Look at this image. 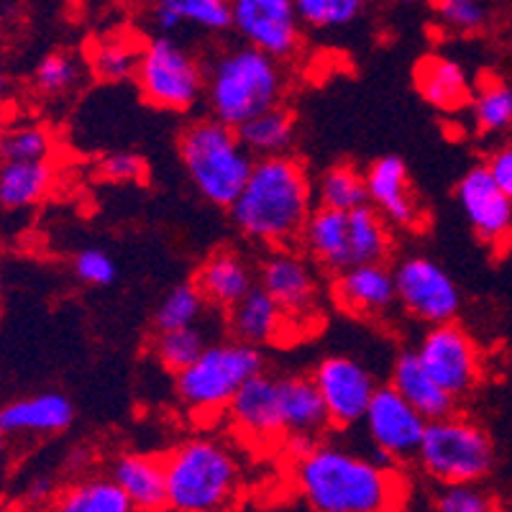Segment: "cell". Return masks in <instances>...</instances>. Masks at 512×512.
Instances as JSON below:
<instances>
[{"mask_svg": "<svg viewBox=\"0 0 512 512\" xmlns=\"http://www.w3.org/2000/svg\"><path fill=\"white\" fill-rule=\"evenodd\" d=\"M292 484L310 512H392L405 497L400 466L331 438L292 459Z\"/></svg>", "mask_w": 512, "mask_h": 512, "instance_id": "6da1fadb", "label": "cell"}, {"mask_svg": "<svg viewBox=\"0 0 512 512\" xmlns=\"http://www.w3.org/2000/svg\"><path fill=\"white\" fill-rule=\"evenodd\" d=\"M315 190L308 169L292 154L254 159L246 185L228 208L244 239L277 249L295 246L313 213Z\"/></svg>", "mask_w": 512, "mask_h": 512, "instance_id": "7a4b0ae2", "label": "cell"}, {"mask_svg": "<svg viewBox=\"0 0 512 512\" xmlns=\"http://www.w3.org/2000/svg\"><path fill=\"white\" fill-rule=\"evenodd\" d=\"M172 512H231L244 492L236 448L218 436H192L164 454Z\"/></svg>", "mask_w": 512, "mask_h": 512, "instance_id": "3957f363", "label": "cell"}, {"mask_svg": "<svg viewBox=\"0 0 512 512\" xmlns=\"http://www.w3.org/2000/svg\"><path fill=\"white\" fill-rule=\"evenodd\" d=\"M205 103L210 116L231 128L285 105V62L249 47H228L205 64Z\"/></svg>", "mask_w": 512, "mask_h": 512, "instance_id": "277c9868", "label": "cell"}, {"mask_svg": "<svg viewBox=\"0 0 512 512\" xmlns=\"http://www.w3.org/2000/svg\"><path fill=\"white\" fill-rule=\"evenodd\" d=\"M297 246L310 262L328 274H338L356 264L387 262L395 251L392 226L372 205L354 210L315 208L305 223Z\"/></svg>", "mask_w": 512, "mask_h": 512, "instance_id": "5b68a950", "label": "cell"}, {"mask_svg": "<svg viewBox=\"0 0 512 512\" xmlns=\"http://www.w3.org/2000/svg\"><path fill=\"white\" fill-rule=\"evenodd\" d=\"M177 154L200 198L218 208H231L254 167L236 128L213 116L195 118L182 128Z\"/></svg>", "mask_w": 512, "mask_h": 512, "instance_id": "8992f818", "label": "cell"}, {"mask_svg": "<svg viewBox=\"0 0 512 512\" xmlns=\"http://www.w3.org/2000/svg\"><path fill=\"white\" fill-rule=\"evenodd\" d=\"M264 369L267 359L259 346L236 338L208 344L190 367L175 374L177 402L195 418L221 415L236 392Z\"/></svg>", "mask_w": 512, "mask_h": 512, "instance_id": "52a82bcc", "label": "cell"}, {"mask_svg": "<svg viewBox=\"0 0 512 512\" xmlns=\"http://www.w3.org/2000/svg\"><path fill=\"white\" fill-rule=\"evenodd\" d=\"M415 464L436 484L482 482L495 469V443L477 420L454 410L428 420Z\"/></svg>", "mask_w": 512, "mask_h": 512, "instance_id": "ba28073f", "label": "cell"}, {"mask_svg": "<svg viewBox=\"0 0 512 512\" xmlns=\"http://www.w3.org/2000/svg\"><path fill=\"white\" fill-rule=\"evenodd\" d=\"M134 80L149 105L187 113L205 95V64L175 36L159 34L141 47Z\"/></svg>", "mask_w": 512, "mask_h": 512, "instance_id": "9c48e42d", "label": "cell"}, {"mask_svg": "<svg viewBox=\"0 0 512 512\" xmlns=\"http://www.w3.org/2000/svg\"><path fill=\"white\" fill-rule=\"evenodd\" d=\"M256 285L264 287L280 305L290 333L313 326L315 318H320L318 267L297 244L267 249L262 262L256 264Z\"/></svg>", "mask_w": 512, "mask_h": 512, "instance_id": "30bf717a", "label": "cell"}, {"mask_svg": "<svg viewBox=\"0 0 512 512\" xmlns=\"http://www.w3.org/2000/svg\"><path fill=\"white\" fill-rule=\"evenodd\" d=\"M361 425L369 451L379 461L405 466L418 456L428 418H423L392 384H379Z\"/></svg>", "mask_w": 512, "mask_h": 512, "instance_id": "8fae6325", "label": "cell"}, {"mask_svg": "<svg viewBox=\"0 0 512 512\" xmlns=\"http://www.w3.org/2000/svg\"><path fill=\"white\" fill-rule=\"evenodd\" d=\"M400 308L423 326L456 320L461 313V290L443 264L425 254H410L395 264Z\"/></svg>", "mask_w": 512, "mask_h": 512, "instance_id": "7c38bea8", "label": "cell"}, {"mask_svg": "<svg viewBox=\"0 0 512 512\" xmlns=\"http://www.w3.org/2000/svg\"><path fill=\"white\" fill-rule=\"evenodd\" d=\"M415 351L428 374L456 402L466 400L482 382V356L477 344L456 320L425 328Z\"/></svg>", "mask_w": 512, "mask_h": 512, "instance_id": "4fadbf2b", "label": "cell"}, {"mask_svg": "<svg viewBox=\"0 0 512 512\" xmlns=\"http://www.w3.org/2000/svg\"><path fill=\"white\" fill-rule=\"evenodd\" d=\"M310 377L326 402L333 431H351L361 425L379 387L377 377L369 372L364 361L346 354L323 356Z\"/></svg>", "mask_w": 512, "mask_h": 512, "instance_id": "5bb4252c", "label": "cell"}, {"mask_svg": "<svg viewBox=\"0 0 512 512\" xmlns=\"http://www.w3.org/2000/svg\"><path fill=\"white\" fill-rule=\"evenodd\" d=\"M231 29L249 47L287 62L300 52L305 26L295 0H231Z\"/></svg>", "mask_w": 512, "mask_h": 512, "instance_id": "9a60e30c", "label": "cell"}, {"mask_svg": "<svg viewBox=\"0 0 512 512\" xmlns=\"http://www.w3.org/2000/svg\"><path fill=\"white\" fill-rule=\"evenodd\" d=\"M456 203L482 244L505 249L512 239V200L492 177L487 164H474L461 175L456 185Z\"/></svg>", "mask_w": 512, "mask_h": 512, "instance_id": "2e32d148", "label": "cell"}, {"mask_svg": "<svg viewBox=\"0 0 512 512\" xmlns=\"http://www.w3.org/2000/svg\"><path fill=\"white\" fill-rule=\"evenodd\" d=\"M331 297L344 313L361 320H384L400 308L395 269L387 262L356 264L333 274Z\"/></svg>", "mask_w": 512, "mask_h": 512, "instance_id": "e0dca14e", "label": "cell"}, {"mask_svg": "<svg viewBox=\"0 0 512 512\" xmlns=\"http://www.w3.org/2000/svg\"><path fill=\"white\" fill-rule=\"evenodd\" d=\"M228 423L241 438L254 443L285 441L280 415V377L267 369L251 377L226 408Z\"/></svg>", "mask_w": 512, "mask_h": 512, "instance_id": "ac0fdd59", "label": "cell"}, {"mask_svg": "<svg viewBox=\"0 0 512 512\" xmlns=\"http://www.w3.org/2000/svg\"><path fill=\"white\" fill-rule=\"evenodd\" d=\"M364 180H367L369 205L392 228H402V231L420 228L423 210H420L418 195L410 182L408 164L397 154H384V157L374 159L364 169Z\"/></svg>", "mask_w": 512, "mask_h": 512, "instance_id": "d6986e66", "label": "cell"}, {"mask_svg": "<svg viewBox=\"0 0 512 512\" xmlns=\"http://www.w3.org/2000/svg\"><path fill=\"white\" fill-rule=\"evenodd\" d=\"M75 423V405L64 392H36L0 405V436H57Z\"/></svg>", "mask_w": 512, "mask_h": 512, "instance_id": "ffe728a7", "label": "cell"}, {"mask_svg": "<svg viewBox=\"0 0 512 512\" xmlns=\"http://www.w3.org/2000/svg\"><path fill=\"white\" fill-rule=\"evenodd\" d=\"M280 415L285 441H320L331 431L326 402L310 374L280 377Z\"/></svg>", "mask_w": 512, "mask_h": 512, "instance_id": "44dd1931", "label": "cell"}, {"mask_svg": "<svg viewBox=\"0 0 512 512\" xmlns=\"http://www.w3.org/2000/svg\"><path fill=\"white\" fill-rule=\"evenodd\" d=\"M108 477L121 487L136 512H164L167 502V469L164 456L126 451L108 464Z\"/></svg>", "mask_w": 512, "mask_h": 512, "instance_id": "7402d4cb", "label": "cell"}, {"mask_svg": "<svg viewBox=\"0 0 512 512\" xmlns=\"http://www.w3.org/2000/svg\"><path fill=\"white\" fill-rule=\"evenodd\" d=\"M195 285L210 308L226 313L256 285V267L239 249L223 246L205 256V262L195 272Z\"/></svg>", "mask_w": 512, "mask_h": 512, "instance_id": "603a6c76", "label": "cell"}, {"mask_svg": "<svg viewBox=\"0 0 512 512\" xmlns=\"http://www.w3.org/2000/svg\"><path fill=\"white\" fill-rule=\"evenodd\" d=\"M226 328L231 338L259 346V349L277 344L290 333V323H287L282 308L259 285L251 287L239 303L226 310Z\"/></svg>", "mask_w": 512, "mask_h": 512, "instance_id": "cb8c5ba5", "label": "cell"}, {"mask_svg": "<svg viewBox=\"0 0 512 512\" xmlns=\"http://www.w3.org/2000/svg\"><path fill=\"white\" fill-rule=\"evenodd\" d=\"M415 88L425 103L443 113H459L469 108L474 85L469 72L456 59L431 54L415 64Z\"/></svg>", "mask_w": 512, "mask_h": 512, "instance_id": "d4e9b609", "label": "cell"}, {"mask_svg": "<svg viewBox=\"0 0 512 512\" xmlns=\"http://www.w3.org/2000/svg\"><path fill=\"white\" fill-rule=\"evenodd\" d=\"M390 384L428 420H438L443 418V415L454 413L456 405H459V402L448 395L441 384L428 374V369L423 367V361H420L418 351L415 349H402L400 354L395 356L390 369Z\"/></svg>", "mask_w": 512, "mask_h": 512, "instance_id": "484cf974", "label": "cell"}, {"mask_svg": "<svg viewBox=\"0 0 512 512\" xmlns=\"http://www.w3.org/2000/svg\"><path fill=\"white\" fill-rule=\"evenodd\" d=\"M149 18L159 34L195 29L200 34H223L231 29V0H152Z\"/></svg>", "mask_w": 512, "mask_h": 512, "instance_id": "4316f807", "label": "cell"}, {"mask_svg": "<svg viewBox=\"0 0 512 512\" xmlns=\"http://www.w3.org/2000/svg\"><path fill=\"white\" fill-rule=\"evenodd\" d=\"M236 134L254 159L277 157V154H290L295 146L297 121L285 105H277L236 128Z\"/></svg>", "mask_w": 512, "mask_h": 512, "instance_id": "83f0119b", "label": "cell"}, {"mask_svg": "<svg viewBox=\"0 0 512 512\" xmlns=\"http://www.w3.org/2000/svg\"><path fill=\"white\" fill-rule=\"evenodd\" d=\"M54 185V167L49 162H3L0 164V205L6 210H26L47 198Z\"/></svg>", "mask_w": 512, "mask_h": 512, "instance_id": "f1b7e54d", "label": "cell"}, {"mask_svg": "<svg viewBox=\"0 0 512 512\" xmlns=\"http://www.w3.org/2000/svg\"><path fill=\"white\" fill-rule=\"evenodd\" d=\"M52 512H136L108 474L77 479L54 500Z\"/></svg>", "mask_w": 512, "mask_h": 512, "instance_id": "f546056e", "label": "cell"}, {"mask_svg": "<svg viewBox=\"0 0 512 512\" xmlns=\"http://www.w3.org/2000/svg\"><path fill=\"white\" fill-rule=\"evenodd\" d=\"M313 190L320 208L354 210L361 205H369L367 180H364V172L354 164L341 162L323 169Z\"/></svg>", "mask_w": 512, "mask_h": 512, "instance_id": "4dcf8cb0", "label": "cell"}, {"mask_svg": "<svg viewBox=\"0 0 512 512\" xmlns=\"http://www.w3.org/2000/svg\"><path fill=\"white\" fill-rule=\"evenodd\" d=\"M472 123L479 134L500 136L512 131V88L507 82L487 77L474 88L472 103Z\"/></svg>", "mask_w": 512, "mask_h": 512, "instance_id": "1f68e13d", "label": "cell"}, {"mask_svg": "<svg viewBox=\"0 0 512 512\" xmlns=\"http://www.w3.org/2000/svg\"><path fill=\"white\" fill-rule=\"evenodd\" d=\"M54 154V136L39 121H16L0 128V164L3 162H49Z\"/></svg>", "mask_w": 512, "mask_h": 512, "instance_id": "d6a6232c", "label": "cell"}, {"mask_svg": "<svg viewBox=\"0 0 512 512\" xmlns=\"http://www.w3.org/2000/svg\"><path fill=\"white\" fill-rule=\"evenodd\" d=\"M85 77V64L80 57L67 52H49L47 57H41L39 64L34 67V90L44 98H67L75 93L82 85Z\"/></svg>", "mask_w": 512, "mask_h": 512, "instance_id": "836d02e7", "label": "cell"}, {"mask_svg": "<svg viewBox=\"0 0 512 512\" xmlns=\"http://www.w3.org/2000/svg\"><path fill=\"white\" fill-rule=\"evenodd\" d=\"M205 308H208V303H205L198 285L195 282H182L159 300L157 310H154V328L157 331H175V328L200 326Z\"/></svg>", "mask_w": 512, "mask_h": 512, "instance_id": "e575fe53", "label": "cell"}, {"mask_svg": "<svg viewBox=\"0 0 512 512\" xmlns=\"http://www.w3.org/2000/svg\"><path fill=\"white\" fill-rule=\"evenodd\" d=\"M208 346V333L200 326L190 328H175V331H157L152 341L154 359L162 369H167L169 374L182 372L185 367H190L192 361L203 354V349Z\"/></svg>", "mask_w": 512, "mask_h": 512, "instance_id": "d590c367", "label": "cell"}, {"mask_svg": "<svg viewBox=\"0 0 512 512\" xmlns=\"http://www.w3.org/2000/svg\"><path fill=\"white\" fill-rule=\"evenodd\" d=\"M139 52L141 47H136L134 41L113 36V39H105L103 44L95 47L90 70L103 82L134 80L136 67H139Z\"/></svg>", "mask_w": 512, "mask_h": 512, "instance_id": "8d00e7d4", "label": "cell"}, {"mask_svg": "<svg viewBox=\"0 0 512 512\" xmlns=\"http://www.w3.org/2000/svg\"><path fill=\"white\" fill-rule=\"evenodd\" d=\"M295 6L305 29L333 31L354 24L367 0H295Z\"/></svg>", "mask_w": 512, "mask_h": 512, "instance_id": "74e56055", "label": "cell"}, {"mask_svg": "<svg viewBox=\"0 0 512 512\" xmlns=\"http://www.w3.org/2000/svg\"><path fill=\"white\" fill-rule=\"evenodd\" d=\"M433 512H502V507L482 482H456L441 484L433 497Z\"/></svg>", "mask_w": 512, "mask_h": 512, "instance_id": "f35d334b", "label": "cell"}, {"mask_svg": "<svg viewBox=\"0 0 512 512\" xmlns=\"http://www.w3.org/2000/svg\"><path fill=\"white\" fill-rule=\"evenodd\" d=\"M438 24L451 34H479L489 21L487 0H436Z\"/></svg>", "mask_w": 512, "mask_h": 512, "instance_id": "ab89813d", "label": "cell"}, {"mask_svg": "<svg viewBox=\"0 0 512 512\" xmlns=\"http://www.w3.org/2000/svg\"><path fill=\"white\" fill-rule=\"evenodd\" d=\"M72 272H75L77 282L88 287H111L118 280L116 259L98 246L77 251L72 259Z\"/></svg>", "mask_w": 512, "mask_h": 512, "instance_id": "60d3db41", "label": "cell"}, {"mask_svg": "<svg viewBox=\"0 0 512 512\" xmlns=\"http://www.w3.org/2000/svg\"><path fill=\"white\" fill-rule=\"evenodd\" d=\"M98 175L116 185H131V182L144 180L146 162L134 152H113L100 162Z\"/></svg>", "mask_w": 512, "mask_h": 512, "instance_id": "b9f144b4", "label": "cell"}, {"mask_svg": "<svg viewBox=\"0 0 512 512\" xmlns=\"http://www.w3.org/2000/svg\"><path fill=\"white\" fill-rule=\"evenodd\" d=\"M484 164L489 167L492 177L500 182V187L505 190L507 198L512 200V141H505V144L497 146Z\"/></svg>", "mask_w": 512, "mask_h": 512, "instance_id": "7bdbcfd3", "label": "cell"}, {"mask_svg": "<svg viewBox=\"0 0 512 512\" xmlns=\"http://www.w3.org/2000/svg\"><path fill=\"white\" fill-rule=\"evenodd\" d=\"M6 464H8V438L0 436V487L6 479Z\"/></svg>", "mask_w": 512, "mask_h": 512, "instance_id": "ee69618b", "label": "cell"}, {"mask_svg": "<svg viewBox=\"0 0 512 512\" xmlns=\"http://www.w3.org/2000/svg\"><path fill=\"white\" fill-rule=\"evenodd\" d=\"M11 90H13L11 77H8V72L0 70V100H6L8 95H11Z\"/></svg>", "mask_w": 512, "mask_h": 512, "instance_id": "f6af8a7d", "label": "cell"}, {"mask_svg": "<svg viewBox=\"0 0 512 512\" xmlns=\"http://www.w3.org/2000/svg\"><path fill=\"white\" fill-rule=\"evenodd\" d=\"M0 300H3V272H0Z\"/></svg>", "mask_w": 512, "mask_h": 512, "instance_id": "bcb514c9", "label": "cell"}, {"mask_svg": "<svg viewBox=\"0 0 512 512\" xmlns=\"http://www.w3.org/2000/svg\"><path fill=\"white\" fill-rule=\"evenodd\" d=\"M392 512H400V510H392Z\"/></svg>", "mask_w": 512, "mask_h": 512, "instance_id": "7dc6e473", "label": "cell"}]
</instances>
